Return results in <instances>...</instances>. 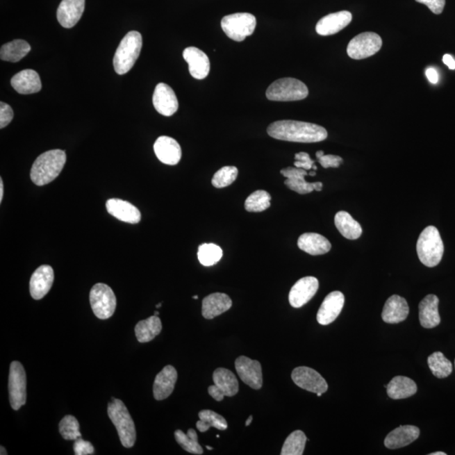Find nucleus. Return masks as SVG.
<instances>
[{
  "mask_svg": "<svg viewBox=\"0 0 455 455\" xmlns=\"http://www.w3.org/2000/svg\"><path fill=\"white\" fill-rule=\"evenodd\" d=\"M268 135L275 140L295 142H318L326 140V129L310 122L283 120L267 128Z\"/></svg>",
  "mask_w": 455,
  "mask_h": 455,
  "instance_id": "f257e3e1",
  "label": "nucleus"
},
{
  "mask_svg": "<svg viewBox=\"0 0 455 455\" xmlns=\"http://www.w3.org/2000/svg\"><path fill=\"white\" fill-rule=\"evenodd\" d=\"M66 159V154L61 149L49 150L42 154L31 169V181L39 187L53 181L65 167Z\"/></svg>",
  "mask_w": 455,
  "mask_h": 455,
  "instance_id": "f03ea898",
  "label": "nucleus"
},
{
  "mask_svg": "<svg viewBox=\"0 0 455 455\" xmlns=\"http://www.w3.org/2000/svg\"><path fill=\"white\" fill-rule=\"evenodd\" d=\"M417 252L419 260L427 267H434L440 263L445 245L436 227H427L421 233L417 240Z\"/></svg>",
  "mask_w": 455,
  "mask_h": 455,
  "instance_id": "7ed1b4c3",
  "label": "nucleus"
},
{
  "mask_svg": "<svg viewBox=\"0 0 455 455\" xmlns=\"http://www.w3.org/2000/svg\"><path fill=\"white\" fill-rule=\"evenodd\" d=\"M142 46V35L138 31H129L118 46L114 55V69L118 74H125L131 70L140 57Z\"/></svg>",
  "mask_w": 455,
  "mask_h": 455,
  "instance_id": "20e7f679",
  "label": "nucleus"
},
{
  "mask_svg": "<svg viewBox=\"0 0 455 455\" xmlns=\"http://www.w3.org/2000/svg\"><path fill=\"white\" fill-rule=\"evenodd\" d=\"M108 413L119 435L120 441L125 448H132L135 444L137 434L131 415L124 403L114 397L108 404Z\"/></svg>",
  "mask_w": 455,
  "mask_h": 455,
  "instance_id": "39448f33",
  "label": "nucleus"
},
{
  "mask_svg": "<svg viewBox=\"0 0 455 455\" xmlns=\"http://www.w3.org/2000/svg\"><path fill=\"white\" fill-rule=\"evenodd\" d=\"M268 100L274 101H301L308 96L306 84L295 78H283L273 82L267 90Z\"/></svg>",
  "mask_w": 455,
  "mask_h": 455,
  "instance_id": "423d86ee",
  "label": "nucleus"
},
{
  "mask_svg": "<svg viewBox=\"0 0 455 455\" xmlns=\"http://www.w3.org/2000/svg\"><path fill=\"white\" fill-rule=\"evenodd\" d=\"M256 19L250 13H236L226 15L221 22L224 33L235 42H243L254 33Z\"/></svg>",
  "mask_w": 455,
  "mask_h": 455,
  "instance_id": "0eeeda50",
  "label": "nucleus"
},
{
  "mask_svg": "<svg viewBox=\"0 0 455 455\" xmlns=\"http://www.w3.org/2000/svg\"><path fill=\"white\" fill-rule=\"evenodd\" d=\"M90 302L94 315L99 319L112 317L117 308V298L108 285L97 283L91 288Z\"/></svg>",
  "mask_w": 455,
  "mask_h": 455,
  "instance_id": "6e6552de",
  "label": "nucleus"
},
{
  "mask_svg": "<svg viewBox=\"0 0 455 455\" xmlns=\"http://www.w3.org/2000/svg\"><path fill=\"white\" fill-rule=\"evenodd\" d=\"M382 44V38L379 35L367 31L351 39L348 43L347 53L351 58L360 60L374 56L381 50Z\"/></svg>",
  "mask_w": 455,
  "mask_h": 455,
  "instance_id": "1a4fd4ad",
  "label": "nucleus"
},
{
  "mask_svg": "<svg viewBox=\"0 0 455 455\" xmlns=\"http://www.w3.org/2000/svg\"><path fill=\"white\" fill-rule=\"evenodd\" d=\"M10 402L12 408L18 411L26 402V374L22 364L12 362L9 376Z\"/></svg>",
  "mask_w": 455,
  "mask_h": 455,
  "instance_id": "9d476101",
  "label": "nucleus"
},
{
  "mask_svg": "<svg viewBox=\"0 0 455 455\" xmlns=\"http://www.w3.org/2000/svg\"><path fill=\"white\" fill-rule=\"evenodd\" d=\"M215 385L208 387V393L217 402H222L225 397H232L238 393L239 382L231 370L220 367L213 372Z\"/></svg>",
  "mask_w": 455,
  "mask_h": 455,
  "instance_id": "9b49d317",
  "label": "nucleus"
},
{
  "mask_svg": "<svg viewBox=\"0 0 455 455\" xmlns=\"http://www.w3.org/2000/svg\"><path fill=\"white\" fill-rule=\"evenodd\" d=\"M292 379L296 386L312 393H326L328 385L317 371L308 367H298L292 371Z\"/></svg>",
  "mask_w": 455,
  "mask_h": 455,
  "instance_id": "f8f14e48",
  "label": "nucleus"
},
{
  "mask_svg": "<svg viewBox=\"0 0 455 455\" xmlns=\"http://www.w3.org/2000/svg\"><path fill=\"white\" fill-rule=\"evenodd\" d=\"M281 174L284 177H286V181H284L285 185L292 191L297 193L304 194L311 193L313 191L320 192L323 188L322 182H314V183H308L304 179V177L308 176L306 169L297 167H287L281 169Z\"/></svg>",
  "mask_w": 455,
  "mask_h": 455,
  "instance_id": "ddd939ff",
  "label": "nucleus"
},
{
  "mask_svg": "<svg viewBox=\"0 0 455 455\" xmlns=\"http://www.w3.org/2000/svg\"><path fill=\"white\" fill-rule=\"evenodd\" d=\"M235 370L245 385L254 390H260L263 387L262 365L256 360L240 356L235 360Z\"/></svg>",
  "mask_w": 455,
  "mask_h": 455,
  "instance_id": "4468645a",
  "label": "nucleus"
},
{
  "mask_svg": "<svg viewBox=\"0 0 455 455\" xmlns=\"http://www.w3.org/2000/svg\"><path fill=\"white\" fill-rule=\"evenodd\" d=\"M319 288V281L315 276L299 279L292 287L288 300L292 307L301 308L313 298Z\"/></svg>",
  "mask_w": 455,
  "mask_h": 455,
  "instance_id": "2eb2a0df",
  "label": "nucleus"
},
{
  "mask_svg": "<svg viewBox=\"0 0 455 455\" xmlns=\"http://www.w3.org/2000/svg\"><path fill=\"white\" fill-rule=\"evenodd\" d=\"M154 108L165 117H171L177 112L179 102L172 87L160 83L156 87L153 94Z\"/></svg>",
  "mask_w": 455,
  "mask_h": 455,
  "instance_id": "dca6fc26",
  "label": "nucleus"
},
{
  "mask_svg": "<svg viewBox=\"0 0 455 455\" xmlns=\"http://www.w3.org/2000/svg\"><path fill=\"white\" fill-rule=\"evenodd\" d=\"M54 281L53 267L42 265L35 270L30 280V292L34 299H42L49 294Z\"/></svg>",
  "mask_w": 455,
  "mask_h": 455,
  "instance_id": "f3484780",
  "label": "nucleus"
},
{
  "mask_svg": "<svg viewBox=\"0 0 455 455\" xmlns=\"http://www.w3.org/2000/svg\"><path fill=\"white\" fill-rule=\"evenodd\" d=\"M345 297L342 292L334 291L326 297L317 313V322L327 326L338 317L342 311Z\"/></svg>",
  "mask_w": 455,
  "mask_h": 455,
  "instance_id": "a211bd4d",
  "label": "nucleus"
},
{
  "mask_svg": "<svg viewBox=\"0 0 455 455\" xmlns=\"http://www.w3.org/2000/svg\"><path fill=\"white\" fill-rule=\"evenodd\" d=\"M85 8V0H63L57 10L59 24L65 28H72L80 22Z\"/></svg>",
  "mask_w": 455,
  "mask_h": 455,
  "instance_id": "6ab92c4d",
  "label": "nucleus"
},
{
  "mask_svg": "<svg viewBox=\"0 0 455 455\" xmlns=\"http://www.w3.org/2000/svg\"><path fill=\"white\" fill-rule=\"evenodd\" d=\"M183 58L188 63L189 72L197 80L207 78L210 71V61L203 51L195 47H189L183 51Z\"/></svg>",
  "mask_w": 455,
  "mask_h": 455,
  "instance_id": "aec40b11",
  "label": "nucleus"
},
{
  "mask_svg": "<svg viewBox=\"0 0 455 455\" xmlns=\"http://www.w3.org/2000/svg\"><path fill=\"white\" fill-rule=\"evenodd\" d=\"M351 19H353V15L347 10L327 15L316 24V33L324 37L338 33L339 31L349 25Z\"/></svg>",
  "mask_w": 455,
  "mask_h": 455,
  "instance_id": "412c9836",
  "label": "nucleus"
},
{
  "mask_svg": "<svg viewBox=\"0 0 455 455\" xmlns=\"http://www.w3.org/2000/svg\"><path fill=\"white\" fill-rule=\"evenodd\" d=\"M154 150L158 159L165 165H176L181 160V146L172 138L167 136L158 138L154 142Z\"/></svg>",
  "mask_w": 455,
  "mask_h": 455,
  "instance_id": "4be33fe9",
  "label": "nucleus"
},
{
  "mask_svg": "<svg viewBox=\"0 0 455 455\" xmlns=\"http://www.w3.org/2000/svg\"><path fill=\"white\" fill-rule=\"evenodd\" d=\"M177 371L172 365H167L156 375L154 382V397L157 401L168 398L175 389Z\"/></svg>",
  "mask_w": 455,
  "mask_h": 455,
  "instance_id": "5701e85b",
  "label": "nucleus"
},
{
  "mask_svg": "<svg viewBox=\"0 0 455 455\" xmlns=\"http://www.w3.org/2000/svg\"><path fill=\"white\" fill-rule=\"evenodd\" d=\"M106 206L110 215L122 222L133 224L140 222V211L129 201L113 199L106 201Z\"/></svg>",
  "mask_w": 455,
  "mask_h": 455,
  "instance_id": "b1692460",
  "label": "nucleus"
},
{
  "mask_svg": "<svg viewBox=\"0 0 455 455\" xmlns=\"http://www.w3.org/2000/svg\"><path fill=\"white\" fill-rule=\"evenodd\" d=\"M409 306L406 300L399 295H392L387 299L382 312V319L388 324H398L407 318Z\"/></svg>",
  "mask_w": 455,
  "mask_h": 455,
  "instance_id": "393cba45",
  "label": "nucleus"
},
{
  "mask_svg": "<svg viewBox=\"0 0 455 455\" xmlns=\"http://www.w3.org/2000/svg\"><path fill=\"white\" fill-rule=\"evenodd\" d=\"M439 299L436 295H429L419 304V320L422 327L432 329L441 322L438 313Z\"/></svg>",
  "mask_w": 455,
  "mask_h": 455,
  "instance_id": "a878e982",
  "label": "nucleus"
},
{
  "mask_svg": "<svg viewBox=\"0 0 455 455\" xmlns=\"http://www.w3.org/2000/svg\"><path fill=\"white\" fill-rule=\"evenodd\" d=\"M419 435L420 430L417 427L401 426L387 435L385 445L390 449H401L417 440Z\"/></svg>",
  "mask_w": 455,
  "mask_h": 455,
  "instance_id": "bb28decb",
  "label": "nucleus"
},
{
  "mask_svg": "<svg viewBox=\"0 0 455 455\" xmlns=\"http://www.w3.org/2000/svg\"><path fill=\"white\" fill-rule=\"evenodd\" d=\"M11 85L22 94L38 93L42 90V81L39 74L33 69H25L11 78Z\"/></svg>",
  "mask_w": 455,
  "mask_h": 455,
  "instance_id": "cd10ccee",
  "label": "nucleus"
},
{
  "mask_svg": "<svg viewBox=\"0 0 455 455\" xmlns=\"http://www.w3.org/2000/svg\"><path fill=\"white\" fill-rule=\"evenodd\" d=\"M232 306V300L227 295L215 292L203 300L201 314L205 319L212 320L224 313Z\"/></svg>",
  "mask_w": 455,
  "mask_h": 455,
  "instance_id": "c85d7f7f",
  "label": "nucleus"
},
{
  "mask_svg": "<svg viewBox=\"0 0 455 455\" xmlns=\"http://www.w3.org/2000/svg\"><path fill=\"white\" fill-rule=\"evenodd\" d=\"M298 247L300 250L311 256L326 254L331 249V244L326 237L316 233H304L299 236Z\"/></svg>",
  "mask_w": 455,
  "mask_h": 455,
  "instance_id": "c756f323",
  "label": "nucleus"
},
{
  "mask_svg": "<svg viewBox=\"0 0 455 455\" xmlns=\"http://www.w3.org/2000/svg\"><path fill=\"white\" fill-rule=\"evenodd\" d=\"M387 394L394 399H406L413 397L417 391V386L410 378L397 376L387 386Z\"/></svg>",
  "mask_w": 455,
  "mask_h": 455,
  "instance_id": "7c9ffc66",
  "label": "nucleus"
},
{
  "mask_svg": "<svg viewBox=\"0 0 455 455\" xmlns=\"http://www.w3.org/2000/svg\"><path fill=\"white\" fill-rule=\"evenodd\" d=\"M335 225L343 237L348 240H357L362 235L361 225L349 213L340 211L335 216Z\"/></svg>",
  "mask_w": 455,
  "mask_h": 455,
  "instance_id": "2f4dec72",
  "label": "nucleus"
},
{
  "mask_svg": "<svg viewBox=\"0 0 455 455\" xmlns=\"http://www.w3.org/2000/svg\"><path fill=\"white\" fill-rule=\"evenodd\" d=\"M162 330L161 320L158 316L152 315L148 319L141 320L135 326L138 341L141 343L152 341Z\"/></svg>",
  "mask_w": 455,
  "mask_h": 455,
  "instance_id": "473e14b6",
  "label": "nucleus"
},
{
  "mask_svg": "<svg viewBox=\"0 0 455 455\" xmlns=\"http://www.w3.org/2000/svg\"><path fill=\"white\" fill-rule=\"evenodd\" d=\"M31 47L28 42L25 40H14L1 47L0 50V58L2 60L17 63L25 58L31 51Z\"/></svg>",
  "mask_w": 455,
  "mask_h": 455,
  "instance_id": "72a5a7b5",
  "label": "nucleus"
},
{
  "mask_svg": "<svg viewBox=\"0 0 455 455\" xmlns=\"http://www.w3.org/2000/svg\"><path fill=\"white\" fill-rule=\"evenodd\" d=\"M199 421L197 422V427L199 432L205 433L210 429L224 431L228 429L227 421L222 415L211 410H203L199 413Z\"/></svg>",
  "mask_w": 455,
  "mask_h": 455,
  "instance_id": "f704fd0d",
  "label": "nucleus"
},
{
  "mask_svg": "<svg viewBox=\"0 0 455 455\" xmlns=\"http://www.w3.org/2000/svg\"><path fill=\"white\" fill-rule=\"evenodd\" d=\"M427 363H429V369L432 371L433 374L438 379L449 377L452 373V363L445 358L441 351H436L430 355Z\"/></svg>",
  "mask_w": 455,
  "mask_h": 455,
  "instance_id": "c9c22d12",
  "label": "nucleus"
},
{
  "mask_svg": "<svg viewBox=\"0 0 455 455\" xmlns=\"http://www.w3.org/2000/svg\"><path fill=\"white\" fill-rule=\"evenodd\" d=\"M306 442L307 438L302 431H295L285 440L281 454L302 455Z\"/></svg>",
  "mask_w": 455,
  "mask_h": 455,
  "instance_id": "e433bc0d",
  "label": "nucleus"
},
{
  "mask_svg": "<svg viewBox=\"0 0 455 455\" xmlns=\"http://www.w3.org/2000/svg\"><path fill=\"white\" fill-rule=\"evenodd\" d=\"M271 195L263 190H258L251 194L245 200V210L250 213H260L267 210L271 206Z\"/></svg>",
  "mask_w": 455,
  "mask_h": 455,
  "instance_id": "4c0bfd02",
  "label": "nucleus"
},
{
  "mask_svg": "<svg viewBox=\"0 0 455 455\" xmlns=\"http://www.w3.org/2000/svg\"><path fill=\"white\" fill-rule=\"evenodd\" d=\"M176 440L182 449L193 454H203L204 449L199 444V438L196 431L189 429L188 433L176 430L175 432Z\"/></svg>",
  "mask_w": 455,
  "mask_h": 455,
  "instance_id": "58836bf2",
  "label": "nucleus"
},
{
  "mask_svg": "<svg viewBox=\"0 0 455 455\" xmlns=\"http://www.w3.org/2000/svg\"><path fill=\"white\" fill-rule=\"evenodd\" d=\"M223 256V251L215 244H203L199 248V262L203 266L211 267L220 262Z\"/></svg>",
  "mask_w": 455,
  "mask_h": 455,
  "instance_id": "ea45409f",
  "label": "nucleus"
},
{
  "mask_svg": "<svg viewBox=\"0 0 455 455\" xmlns=\"http://www.w3.org/2000/svg\"><path fill=\"white\" fill-rule=\"evenodd\" d=\"M59 433L65 440H76L81 437L80 423L74 415H65L59 423Z\"/></svg>",
  "mask_w": 455,
  "mask_h": 455,
  "instance_id": "a19ab883",
  "label": "nucleus"
},
{
  "mask_svg": "<svg viewBox=\"0 0 455 455\" xmlns=\"http://www.w3.org/2000/svg\"><path fill=\"white\" fill-rule=\"evenodd\" d=\"M238 173V169L235 166H224L215 174L212 184L216 188H227L235 182Z\"/></svg>",
  "mask_w": 455,
  "mask_h": 455,
  "instance_id": "79ce46f5",
  "label": "nucleus"
},
{
  "mask_svg": "<svg viewBox=\"0 0 455 455\" xmlns=\"http://www.w3.org/2000/svg\"><path fill=\"white\" fill-rule=\"evenodd\" d=\"M295 166L297 168H301L310 171L313 169L315 161L311 160L310 154L306 152H300L295 154Z\"/></svg>",
  "mask_w": 455,
  "mask_h": 455,
  "instance_id": "37998d69",
  "label": "nucleus"
},
{
  "mask_svg": "<svg viewBox=\"0 0 455 455\" xmlns=\"http://www.w3.org/2000/svg\"><path fill=\"white\" fill-rule=\"evenodd\" d=\"M74 454L76 455L94 454V449L91 442L85 441L81 437L75 440L74 444Z\"/></svg>",
  "mask_w": 455,
  "mask_h": 455,
  "instance_id": "c03bdc74",
  "label": "nucleus"
},
{
  "mask_svg": "<svg viewBox=\"0 0 455 455\" xmlns=\"http://www.w3.org/2000/svg\"><path fill=\"white\" fill-rule=\"evenodd\" d=\"M14 112L6 103H0V129L6 128L13 119Z\"/></svg>",
  "mask_w": 455,
  "mask_h": 455,
  "instance_id": "a18cd8bd",
  "label": "nucleus"
},
{
  "mask_svg": "<svg viewBox=\"0 0 455 455\" xmlns=\"http://www.w3.org/2000/svg\"><path fill=\"white\" fill-rule=\"evenodd\" d=\"M319 163L323 166L324 169L327 168H338L340 165L343 162L342 158L333 156V154H327L323 156L318 159Z\"/></svg>",
  "mask_w": 455,
  "mask_h": 455,
  "instance_id": "49530a36",
  "label": "nucleus"
},
{
  "mask_svg": "<svg viewBox=\"0 0 455 455\" xmlns=\"http://www.w3.org/2000/svg\"><path fill=\"white\" fill-rule=\"evenodd\" d=\"M417 3L429 7V9L435 15H440L445 9V0H415Z\"/></svg>",
  "mask_w": 455,
  "mask_h": 455,
  "instance_id": "de8ad7c7",
  "label": "nucleus"
},
{
  "mask_svg": "<svg viewBox=\"0 0 455 455\" xmlns=\"http://www.w3.org/2000/svg\"><path fill=\"white\" fill-rule=\"evenodd\" d=\"M426 76L429 81L433 85L438 84L439 78L437 70L433 68H429L426 70Z\"/></svg>",
  "mask_w": 455,
  "mask_h": 455,
  "instance_id": "09e8293b",
  "label": "nucleus"
},
{
  "mask_svg": "<svg viewBox=\"0 0 455 455\" xmlns=\"http://www.w3.org/2000/svg\"><path fill=\"white\" fill-rule=\"evenodd\" d=\"M442 62L445 63V65L449 67V69H455V60L451 55L445 54V56L442 57Z\"/></svg>",
  "mask_w": 455,
  "mask_h": 455,
  "instance_id": "8fccbe9b",
  "label": "nucleus"
},
{
  "mask_svg": "<svg viewBox=\"0 0 455 455\" xmlns=\"http://www.w3.org/2000/svg\"><path fill=\"white\" fill-rule=\"evenodd\" d=\"M3 197V183L2 178H0V203H2Z\"/></svg>",
  "mask_w": 455,
  "mask_h": 455,
  "instance_id": "3c124183",
  "label": "nucleus"
},
{
  "mask_svg": "<svg viewBox=\"0 0 455 455\" xmlns=\"http://www.w3.org/2000/svg\"><path fill=\"white\" fill-rule=\"evenodd\" d=\"M252 421H253V417L252 415H250V417L247 418V422H245V426L247 427L250 426Z\"/></svg>",
  "mask_w": 455,
  "mask_h": 455,
  "instance_id": "603ef678",
  "label": "nucleus"
},
{
  "mask_svg": "<svg viewBox=\"0 0 455 455\" xmlns=\"http://www.w3.org/2000/svg\"><path fill=\"white\" fill-rule=\"evenodd\" d=\"M323 156H324V153L322 151V150H320V151L316 152V158H317V159H320V158L322 157Z\"/></svg>",
  "mask_w": 455,
  "mask_h": 455,
  "instance_id": "864d4df0",
  "label": "nucleus"
},
{
  "mask_svg": "<svg viewBox=\"0 0 455 455\" xmlns=\"http://www.w3.org/2000/svg\"><path fill=\"white\" fill-rule=\"evenodd\" d=\"M0 449H1V453H0V454H1V455H3V454L6 455L7 454L6 450L5 448H3V446L0 447Z\"/></svg>",
  "mask_w": 455,
  "mask_h": 455,
  "instance_id": "5fc2aeb1",
  "label": "nucleus"
},
{
  "mask_svg": "<svg viewBox=\"0 0 455 455\" xmlns=\"http://www.w3.org/2000/svg\"><path fill=\"white\" fill-rule=\"evenodd\" d=\"M447 454L445 452H435L430 454L429 455H446Z\"/></svg>",
  "mask_w": 455,
  "mask_h": 455,
  "instance_id": "6e6d98bb",
  "label": "nucleus"
},
{
  "mask_svg": "<svg viewBox=\"0 0 455 455\" xmlns=\"http://www.w3.org/2000/svg\"><path fill=\"white\" fill-rule=\"evenodd\" d=\"M315 175H316L315 172H311L308 173V176H315Z\"/></svg>",
  "mask_w": 455,
  "mask_h": 455,
  "instance_id": "4d7b16f0",
  "label": "nucleus"
},
{
  "mask_svg": "<svg viewBox=\"0 0 455 455\" xmlns=\"http://www.w3.org/2000/svg\"><path fill=\"white\" fill-rule=\"evenodd\" d=\"M160 315V312H159V311H156V312H154V315L158 316V315Z\"/></svg>",
  "mask_w": 455,
  "mask_h": 455,
  "instance_id": "13d9d810",
  "label": "nucleus"
},
{
  "mask_svg": "<svg viewBox=\"0 0 455 455\" xmlns=\"http://www.w3.org/2000/svg\"><path fill=\"white\" fill-rule=\"evenodd\" d=\"M161 306H162V304L160 303L159 304H157L156 308H159L161 307Z\"/></svg>",
  "mask_w": 455,
  "mask_h": 455,
  "instance_id": "bf43d9fd",
  "label": "nucleus"
},
{
  "mask_svg": "<svg viewBox=\"0 0 455 455\" xmlns=\"http://www.w3.org/2000/svg\"><path fill=\"white\" fill-rule=\"evenodd\" d=\"M207 449H208V450H213V448H212V447H210V446H208V445H207Z\"/></svg>",
  "mask_w": 455,
  "mask_h": 455,
  "instance_id": "052dcab7",
  "label": "nucleus"
},
{
  "mask_svg": "<svg viewBox=\"0 0 455 455\" xmlns=\"http://www.w3.org/2000/svg\"><path fill=\"white\" fill-rule=\"evenodd\" d=\"M192 298H193L194 299H199V296L195 295V296H193Z\"/></svg>",
  "mask_w": 455,
  "mask_h": 455,
  "instance_id": "680f3d73",
  "label": "nucleus"
},
{
  "mask_svg": "<svg viewBox=\"0 0 455 455\" xmlns=\"http://www.w3.org/2000/svg\"><path fill=\"white\" fill-rule=\"evenodd\" d=\"M454 364H455V362H454Z\"/></svg>",
  "mask_w": 455,
  "mask_h": 455,
  "instance_id": "e2e57ef3",
  "label": "nucleus"
}]
</instances>
